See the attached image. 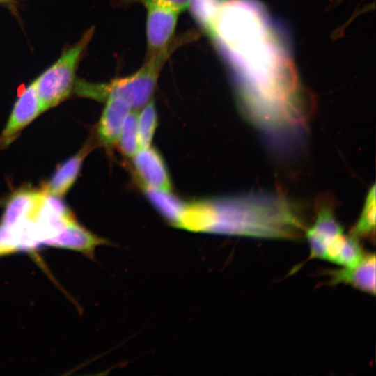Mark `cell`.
Masks as SVG:
<instances>
[{
	"mask_svg": "<svg viewBox=\"0 0 376 376\" xmlns=\"http://www.w3.org/2000/svg\"><path fill=\"white\" fill-rule=\"evenodd\" d=\"M146 18L147 56L168 46L173 40L179 13L159 4H148Z\"/></svg>",
	"mask_w": 376,
	"mask_h": 376,
	"instance_id": "cell-5",
	"label": "cell"
},
{
	"mask_svg": "<svg viewBox=\"0 0 376 376\" xmlns=\"http://www.w3.org/2000/svg\"><path fill=\"white\" fill-rule=\"evenodd\" d=\"M375 187L370 189L358 221L350 230L352 236L357 240H375Z\"/></svg>",
	"mask_w": 376,
	"mask_h": 376,
	"instance_id": "cell-15",
	"label": "cell"
},
{
	"mask_svg": "<svg viewBox=\"0 0 376 376\" xmlns=\"http://www.w3.org/2000/svg\"><path fill=\"white\" fill-rule=\"evenodd\" d=\"M343 232L332 207L326 204L320 205L314 224L307 228L304 233L308 242L311 258L323 260L328 244Z\"/></svg>",
	"mask_w": 376,
	"mask_h": 376,
	"instance_id": "cell-8",
	"label": "cell"
},
{
	"mask_svg": "<svg viewBox=\"0 0 376 376\" xmlns=\"http://www.w3.org/2000/svg\"><path fill=\"white\" fill-rule=\"evenodd\" d=\"M365 254L359 240L343 232L328 244L323 260L348 267L357 265Z\"/></svg>",
	"mask_w": 376,
	"mask_h": 376,
	"instance_id": "cell-13",
	"label": "cell"
},
{
	"mask_svg": "<svg viewBox=\"0 0 376 376\" xmlns=\"http://www.w3.org/2000/svg\"><path fill=\"white\" fill-rule=\"evenodd\" d=\"M375 253H366L363 258L352 267L330 271V284L345 283L362 292L375 295Z\"/></svg>",
	"mask_w": 376,
	"mask_h": 376,
	"instance_id": "cell-10",
	"label": "cell"
},
{
	"mask_svg": "<svg viewBox=\"0 0 376 376\" xmlns=\"http://www.w3.org/2000/svg\"><path fill=\"white\" fill-rule=\"evenodd\" d=\"M220 3L219 0H190L189 8L197 22L209 32Z\"/></svg>",
	"mask_w": 376,
	"mask_h": 376,
	"instance_id": "cell-18",
	"label": "cell"
},
{
	"mask_svg": "<svg viewBox=\"0 0 376 376\" xmlns=\"http://www.w3.org/2000/svg\"><path fill=\"white\" fill-rule=\"evenodd\" d=\"M11 253L12 251L8 247L0 244V256Z\"/></svg>",
	"mask_w": 376,
	"mask_h": 376,
	"instance_id": "cell-20",
	"label": "cell"
},
{
	"mask_svg": "<svg viewBox=\"0 0 376 376\" xmlns=\"http://www.w3.org/2000/svg\"><path fill=\"white\" fill-rule=\"evenodd\" d=\"M93 30H88L75 45L42 72L33 84L43 111L55 107L71 93L75 84L77 66Z\"/></svg>",
	"mask_w": 376,
	"mask_h": 376,
	"instance_id": "cell-3",
	"label": "cell"
},
{
	"mask_svg": "<svg viewBox=\"0 0 376 376\" xmlns=\"http://www.w3.org/2000/svg\"><path fill=\"white\" fill-rule=\"evenodd\" d=\"M153 207L172 226L178 227L186 201L175 195L171 191L153 188H142Z\"/></svg>",
	"mask_w": 376,
	"mask_h": 376,
	"instance_id": "cell-14",
	"label": "cell"
},
{
	"mask_svg": "<svg viewBox=\"0 0 376 376\" xmlns=\"http://www.w3.org/2000/svg\"><path fill=\"white\" fill-rule=\"evenodd\" d=\"M95 144L93 137L76 155L67 159L58 168L42 190L49 196L63 197L75 183L84 158Z\"/></svg>",
	"mask_w": 376,
	"mask_h": 376,
	"instance_id": "cell-11",
	"label": "cell"
},
{
	"mask_svg": "<svg viewBox=\"0 0 376 376\" xmlns=\"http://www.w3.org/2000/svg\"><path fill=\"white\" fill-rule=\"evenodd\" d=\"M105 106L95 130L96 143L109 150L117 143L124 121L132 110L127 100L119 97H110Z\"/></svg>",
	"mask_w": 376,
	"mask_h": 376,
	"instance_id": "cell-7",
	"label": "cell"
},
{
	"mask_svg": "<svg viewBox=\"0 0 376 376\" xmlns=\"http://www.w3.org/2000/svg\"><path fill=\"white\" fill-rule=\"evenodd\" d=\"M118 5H127L133 3H141L144 6L148 4H159L172 8L179 13L187 9L190 0H116Z\"/></svg>",
	"mask_w": 376,
	"mask_h": 376,
	"instance_id": "cell-19",
	"label": "cell"
},
{
	"mask_svg": "<svg viewBox=\"0 0 376 376\" xmlns=\"http://www.w3.org/2000/svg\"><path fill=\"white\" fill-rule=\"evenodd\" d=\"M157 124L155 104L154 101L150 100L141 107V110L137 116L140 148L151 146Z\"/></svg>",
	"mask_w": 376,
	"mask_h": 376,
	"instance_id": "cell-17",
	"label": "cell"
},
{
	"mask_svg": "<svg viewBox=\"0 0 376 376\" xmlns=\"http://www.w3.org/2000/svg\"><path fill=\"white\" fill-rule=\"evenodd\" d=\"M131 158L134 176L141 188L171 191L168 169L155 148L151 146L141 148Z\"/></svg>",
	"mask_w": 376,
	"mask_h": 376,
	"instance_id": "cell-4",
	"label": "cell"
},
{
	"mask_svg": "<svg viewBox=\"0 0 376 376\" xmlns=\"http://www.w3.org/2000/svg\"><path fill=\"white\" fill-rule=\"evenodd\" d=\"M46 194L42 191L24 189L15 193L7 203L1 225L13 228L20 222H33Z\"/></svg>",
	"mask_w": 376,
	"mask_h": 376,
	"instance_id": "cell-9",
	"label": "cell"
},
{
	"mask_svg": "<svg viewBox=\"0 0 376 376\" xmlns=\"http://www.w3.org/2000/svg\"><path fill=\"white\" fill-rule=\"evenodd\" d=\"M44 112L33 82L15 102L1 137L2 146L11 143L19 132Z\"/></svg>",
	"mask_w": 376,
	"mask_h": 376,
	"instance_id": "cell-6",
	"label": "cell"
},
{
	"mask_svg": "<svg viewBox=\"0 0 376 376\" xmlns=\"http://www.w3.org/2000/svg\"><path fill=\"white\" fill-rule=\"evenodd\" d=\"M196 38L194 31L175 37L165 48L147 56L143 65L133 74L116 78L108 83L80 82L79 92L100 101L110 97H122L128 102L132 110L139 109L152 100L160 72L170 56L178 47Z\"/></svg>",
	"mask_w": 376,
	"mask_h": 376,
	"instance_id": "cell-2",
	"label": "cell"
},
{
	"mask_svg": "<svg viewBox=\"0 0 376 376\" xmlns=\"http://www.w3.org/2000/svg\"><path fill=\"white\" fill-rule=\"evenodd\" d=\"M108 244V240L97 236L75 221L49 240L46 245L78 251L92 258L97 246Z\"/></svg>",
	"mask_w": 376,
	"mask_h": 376,
	"instance_id": "cell-12",
	"label": "cell"
},
{
	"mask_svg": "<svg viewBox=\"0 0 376 376\" xmlns=\"http://www.w3.org/2000/svg\"><path fill=\"white\" fill-rule=\"evenodd\" d=\"M138 113L132 110L126 117L117 144L120 152L126 157L131 158L140 148L138 125Z\"/></svg>",
	"mask_w": 376,
	"mask_h": 376,
	"instance_id": "cell-16",
	"label": "cell"
},
{
	"mask_svg": "<svg viewBox=\"0 0 376 376\" xmlns=\"http://www.w3.org/2000/svg\"><path fill=\"white\" fill-rule=\"evenodd\" d=\"M177 228L264 239L298 238L307 228L297 203L281 194L267 192L186 201Z\"/></svg>",
	"mask_w": 376,
	"mask_h": 376,
	"instance_id": "cell-1",
	"label": "cell"
},
{
	"mask_svg": "<svg viewBox=\"0 0 376 376\" xmlns=\"http://www.w3.org/2000/svg\"><path fill=\"white\" fill-rule=\"evenodd\" d=\"M8 1V0H0V2H2V1H3V2H7Z\"/></svg>",
	"mask_w": 376,
	"mask_h": 376,
	"instance_id": "cell-21",
	"label": "cell"
}]
</instances>
